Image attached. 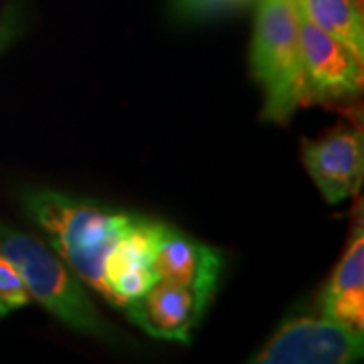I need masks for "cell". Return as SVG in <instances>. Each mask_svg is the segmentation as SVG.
I'll list each match as a JSON object with an SVG mask.
<instances>
[{
    "label": "cell",
    "instance_id": "1",
    "mask_svg": "<svg viewBox=\"0 0 364 364\" xmlns=\"http://www.w3.org/2000/svg\"><path fill=\"white\" fill-rule=\"evenodd\" d=\"M25 208L55 253L105 298V259L132 221L130 213H116L55 191L28 193Z\"/></svg>",
    "mask_w": 364,
    "mask_h": 364
},
{
    "label": "cell",
    "instance_id": "2",
    "mask_svg": "<svg viewBox=\"0 0 364 364\" xmlns=\"http://www.w3.org/2000/svg\"><path fill=\"white\" fill-rule=\"evenodd\" d=\"M0 255L16 267L31 299L63 324L91 336L112 338V328L97 312L73 269L35 235L0 221Z\"/></svg>",
    "mask_w": 364,
    "mask_h": 364
},
{
    "label": "cell",
    "instance_id": "3",
    "mask_svg": "<svg viewBox=\"0 0 364 364\" xmlns=\"http://www.w3.org/2000/svg\"><path fill=\"white\" fill-rule=\"evenodd\" d=\"M251 71L265 93L263 117L286 124L304 104L298 0H259Z\"/></svg>",
    "mask_w": 364,
    "mask_h": 364
},
{
    "label": "cell",
    "instance_id": "4",
    "mask_svg": "<svg viewBox=\"0 0 364 364\" xmlns=\"http://www.w3.org/2000/svg\"><path fill=\"white\" fill-rule=\"evenodd\" d=\"M364 332L330 318H296L284 324L253 363L346 364L363 358Z\"/></svg>",
    "mask_w": 364,
    "mask_h": 364
},
{
    "label": "cell",
    "instance_id": "5",
    "mask_svg": "<svg viewBox=\"0 0 364 364\" xmlns=\"http://www.w3.org/2000/svg\"><path fill=\"white\" fill-rule=\"evenodd\" d=\"M299 9V6H298ZM301 41V100L304 102H350L363 91V59L314 26L299 14Z\"/></svg>",
    "mask_w": 364,
    "mask_h": 364
},
{
    "label": "cell",
    "instance_id": "6",
    "mask_svg": "<svg viewBox=\"0 0 364 364\" xmlns=\"http://www.w3.org/2000/svg\"><path fill=\"white\" fill-rule=\"evenodd\" d=\"M166 225L132 215L126 231L107 255L104 267L105 299L122 308L140 298L156 282L152 259Z\"/></svg>",
    "mask_w": 364,
    "mask_h": 364
},
{
    "label": "cell",
    "instance_id": "7",
    "mask_svg": "<svg viewBox=\"0 0 364 364\" xmlns=\"http://www.w3.org/2000/svg\"><path fill=\"white\" fill-rule=\"evenodd\" d=\"M208 301L210 296L191 287L156 279L140 298L124 304L119 310H124L134 324L154 338L188 344Z\"/></svg>",
    "mask_w": 364,
    "mask_h": 364
},
{
    "label": "cell",
    "instance_id": "8",
    "mask_svg": "<svg viewBox=\"0 0 364 364\" xmlns=\"http://www.w3.org/2000/svg\"><path fill=\"white\" fill-rule=\"evenodd\" d=\"M301 156L328 203L356 195L364 174V138L356 128H336L320 140H304Z\"/></svg>",
    "mask_w": 364,
    "mask_h": 364
},
{
    "label": "cell",
    "instance_id": "9",
    "mask_svg": "<svg viewBox=\"0 0 364 364\" xmlns=\"http://www.w3.org/2000/svg\"><path fill=\"white\" fill-rule=\"evenodd\" d=\"M152 269L156 279L191 287L213 298L223 269V255L166 227L154 251Z\"/></svg>",
    "mask_w": 364,
    "mask_h": 364
},
{
    "label": "cell",
    "instance_id": "10",
    "mask_svg": "<svg viewBox=\"0 0 364 364\" xmlns=\"http://www.w3.org/2000/svg\"><path fill=\"white\" fill-rule=\"evenodd\" d=\"M322 316L364 332V233L354 231L350 245L340 259L322 296Z\"/></svg>",
    "mask_w": 364,
    "mask_h": 364
},
{
    "label": "cell",
    "instance_id": "11",
    "mask_svg": "<svg viewBox=\"0 0 364 364\" xmlns=\"http://www.w3.org/2000/svg\"><path fill=\"white\" fill-rule=\"evenodd\" d=\"M299 14L364 61V18L360 0H298Z\"/></svg>",
    "mask_w": 364,
    "mask_h": 364
},
{
    "label": "cell",
    "instance_id": "12",
    "mask_svg": "<svg viewBox=\"0 0 364 364\" xmlns=\"http://www.w3.org/2000/svg\"><path fill=\"white\" fill-rule=\"evenodd\" d=\"M31 301L25 282L11 261L0 255V316L21 310Z\"/></svg>",
    "mask_w": 364,
    "mask_h": 364
},
{
    "label": "cell",
    "instance_id": "13",
    "mask_svg": "<svg viewBox=\"0 0 364 364\" xmlns=\"http://www.w3.org/2000/svg\"><path fill=\"white\" fill-rule=\"evenodd\" d=\"M255 0H174V13L181 18H210L225 13H233Z\"/></svg>",
    "mask_w": 364,
    "mask_h": 364
},
{
    "label": "cell",
    "instance_id": "14",
    "mask_svg": "<svg viewBox=\"0 0 364 364\" xmlns=\"http://www.w3.org/2000/svg\"><path fill=\"white\" fill-rule=\"evenodd\" d=\"M23 21H25V11H23L21 0H13L2 9V13H0V51L6 49L13 43L14 37L21 33Z\"/></svg>",
    "mask_w": 364,
    "mask_h": 364
}]
</instances>
